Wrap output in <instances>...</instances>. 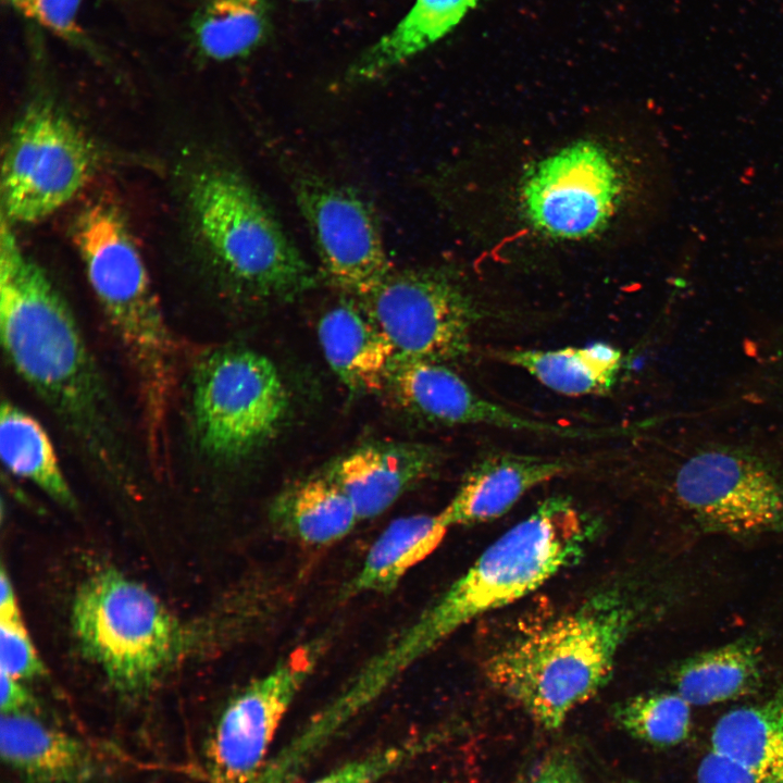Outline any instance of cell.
Wrapping results in <instances>:
<instances>
[{
	"label": "cell",
	"mask_w": 783,
	"mask_h": 783,
	"mask_svg": "<svg viewBox=\"0 0 783 783\" xmlns=\"http://www.w3.org/2000/svg\"><path fill=\"white\" fill-rule=\"evenodd\" d=\"M0 339L16 374L49 406L87 457L116 471L125 460L107 386L70 306L20 247L0 232Z\"/></svg>",
	"instance_id": "6da1fadb"
},
{
	"label": "cell",
	"mask_w": 783,
	"mask_h": 783,
	"mask_svg": "<svg viewBox=\"0 0 783 783\" xmlns=\"http://www.w3.org/2000/svg\"><path fill=\"white\" fill-rule=\"evenodd\" d=\"M593 527L566 498L543 501L507 530L409 626L364 662L366 682L386 689L467 623L508 606L575 563Z\"/></svg>",
	"instance_id": "7a4b0ae2"
},
{
	"label": "cell",
	"mask_w": 783,
	"mask_h": 783,
	"mask_svg": "<svg viewBox=\"0 0 783 783\" xmlns=\"http://www.w3.org/2000/svg\"><path fill=\"white\" fill-rule=\"evenodd\" d=\"M633 622L620 594H596L500 647L486 661V676L537 724L558 729L607 684Z\"/></svg>",
	"instance_id": "3957f363"
},
{
	"label": "cell",
	"mask_w": 783,
	"mask_h": 783,
	"mask_svg": "<svg viewBox=\"0 0 783 783\" xmlns=\"http://www.w3.org/2000/svg\"><path fill=\"white\" fill-rule=\"evenodd\" d=\"M73 240L87 279L137 383L147 440L164 445L177 346L145 261L122 213L95 202L78 214Z\"/></svg>",
	"instance_id": "277c9868"
},
{
	"label": "cell",
	"mask_w": 783,
	"mask_h": 783,
	"mask_svg": "<svg viewBox=\"0 0 783 783\" xmlns=\"http://www.w3.org/2000/svg\"><path fill=\"white\" fill-rule=\"evenodd\" d=\"M194 225L220 282L248 301L288 300L314 285L310 265L235 169L210 165L187 190Z\"/></svg>",
	"instance_id": "5b68a950"
},
{
	"label": "cell",
	"mask_w": 783,
	"mask_h": 783,
	"mask_svg": "<svg viewBox=\"0 0 783 783\" xmlns=\"http://www.w3.org/2000/svg\"><path fill=\"white\" fill-rule=\"evenodd\" d=\"M71 617L82 650L123 696L147 693L183 642L177 620L157 596L113 569L79 586Z\"/></svg>",
	"instance_id": "8992f818"
},
{
	"label": "cell",
	"mask_w": 783,
	"mask_h": 783,
	"mask_svg": "<svg viewBox=\"0 0 783 783\" xmlns=\"http://www.w3.org/2000/svg\"><path fill=\"white\" fill-rule=\"evenodd\" d=\"M289 396L276 365L243 347L217 348L194 365L190 419L195 440L208 458L237 461L279 431Z\"/></svg>",
	"instance_id": "52a82bcc"
},
{
	"label": "cell",
	"mask_w": 783,
	"mask_h": 783,
	"mask_svg": "<svg viewBox=\"0 0 783 783\" xmlns=\"http://www.w3.org/2000/svg\"><path fill=\"white\" fill-rule=\"evenodd\" d=\"M98 162L95 145L48 100L30 103L11 129L1 170L2 217L42 221L69 203Z\"/></svg>",
	"instance_id": "ba28073f"
},
{
	"label": "cell",
	"mask_w": 783,
	"mask_h": 783,
	"mask_svg": "<svg viewBox=\"0 0 783 783\" xmlns=\"http://www.w3.org/2000/svg\"><path fill=\"white\" fill-rule=\"evenodd\" d=\"M629 176L600 142L579 140L538 160L525 173L520 207L527 224L557 240H581L608 226L625 200Z\"/></svg>",
	"instance_id": "9c48e42d"
},
{
	"label": "cell",
	"mask_w": 783,
	"mask_h": 783,
	"mask_svg": "<svg viewBox=\"0 0 783 783\" xmlns=\"http://www.w3.org/2000/svg\"><path fill=\"white\" fill-rule=\"evenodd\" d=\"M364 300L396 355L443 363L469 352L483 313L459 281L438 270L393 271Z\"/></svg>",
	"instance_id": "30bf717a"
},
{
	"label": "cell",
	"mask_w": 783,
	"mask_h": 783,
	"mask_svg": "<svg viewBox=\"0 0 783 783\" xmlns=\"http://www.w3.org/2000/svg\"><path fill=\"white\" fill-rule=\"evenodd\" d=\"M322 650V643L297 647L228 703L207 747L211 783H257L275 733Z\"/></svg>",
	"instance_id": "8fae6325"
},
{
	"label": "cell",
	"mask_w": 783,
	"mask_h": 783,
	"mask_svg": "<svg viewBox=\"0 0 783 783\" xmlns=\"http://www.w3.org/2000/svg\"><path fill=\"white\" fill-rule=\"evenodd\" d=\"M674 492L707 530L737 536L783 530V486L746 452L712 448L694 453L678 470Z\"/></svg>",
	"instance_id": "7c38bea8"
},
{
	"label": "cell",
	"mask_w": 783,
	"mask_h": 783,
	"mask_svg": "<svg viewBox=\"0 0 783 783\" xmlns=\"http://www.w3.org/2000/svg\"><path fill=\"white\" fill-rule=\"evenodd\" d=\"M294 189L326 277L369 296L393 272L372 208L349 188L315 176L298 178Z\"/></svg>",
	"instance_id": "4fadbf2b"
},
{
	"label": "cell",
	"mask_w": 783,
	"mask_h": 783,
	"mask_svg": "<svg viewBox=\"0 0 783 783\" xmlns=\"http://www.w3.org/2000/svg\"><path fill=\"white\" fill-rule=\"evenodd\" d=\"M406 411L430 422L482 424L512 431L585 438L586 430L521 417L480 396L443 362L396 355L385 387Z\"/></svg>",
	"instance_id": "5bb4252c"
},
{
	"label": "cell",
	"mask_w": 783,
	"mask_h": 783,
	"mask_svg": "<svg viewBox=\"0 0 783 783\" xmlns=\"http://www.w3.org/2000/svg\"><path fill=\"white\" fill-rule=\"evenodd\" d=\"M439 462L440 452L434 446L373 443L333 461L322 475L348 496L361 521L385 512Z\"/></svg>",
	"instance_id": "9a60e30c"
},
{
	"label": "cell",
	"mask_w": 783,
	"mask_h": 783,
	"mask_svg": "<svg viewBox=\"0 0 783 783\" xmlns=\"http://www.w3.org/2000/svg\"><path fill=\"white\" fill-rule=\"evenodd\" d=\"M575 467L567 457L489 453L471 468L440 514L449 527L497 519L530 489Z\"/></svg>",
	"instance_id": "2e32d148"
},
{
	"label": "cell",
	"mask_w": 783,
	"mask_h": 783,
	"mask_svg": "<svg viewBox=\"0 0 783 783\" xmlns=\"http://www.w3.org/2000/svg\"><path fill=\"white\" fill-rule=\"evenodd\" d=\"M0 754L20 783H96L100 774L85 742L29 712L1 714Z\"/></svg>",
	"instance_id": "e0dca14e"
},
{
	"label": "cell",
	"mask_w": 783,
	"mask_h": 783,
	"mask_svg": "<svg viewBox=\"0 0 783 783\" xmlns=\"http://www.w3.org/2000/svg\"><path fill=\"white\" fill-rule=\"evenodd\" d=\"M327 363L355 393L385 387L396 350L365 307L343 302L328 310L318 325Z\"/></svg>",
	"instance_id": "ac0fdd59"
},
{
	"label": "cell",
	"mask_w": 783,
	"mask_h": 783,
	"mask_svg": "<svg viewBox=\"0 0 783 783\" xmlns=\"http://www.w3.org/2000/svg\"><path fill=\"white\" fill-rule=\"evenodd\" d=\"M480 0H415L387 34L347 69L344 82L363 84L382 77L449 34Z\"/></svg>",
	"instance_id": "d6986e66"
},
{
	"label": "cell",
	"mask_w": 783,
	"mask_h": 783,
	"mask_svg": "<svg viewBox=\"0 0 783 783\" xmlns=\"http://www.w3.org/2000/svg\"><path fill=\"white\" fill-rule=\"evenodd\" d=\"M450 527L438 514H410L393 520L374 539L347 596L387 593L419 563L432 555Z\"/></svg>",
	"instance_id": "ffe728a7"
},
{
	"label": "cell",
	"mask_w": 783,
	"mask_h": 783,
	"mask_svg": "<svg viewBox=\"0 0 783 783\" xmlns=\"http://www.w3.org/2000/svg\"><path fill=\"white\" fill-rule=\"evenodd\" d=\"M271 520L307 546H327L345 538L360 521L348 496L322 474L295 484L273 502Z\"/></svg>",
	"instance_id": "44dd1931"
},
{
	"label": "cell",
	"mask_w": 783,
	"mask_h": 783,
	"mask_svg": "<svg viewBox=\"0 0 783 783\" xmlns=\"http://www.w3.org/2000/svg\"><path fill=\"white\" fill-rule=\"evenodd\" d=\"M494 356L567 396L608 391L616 384L622 366L621 351L604 343L555 350H500Z\"/></svg>",
	"instance_id": "7402d4cb"
},
{
	"label": "cell",
	"mask_w": 783,
	"mask_h": 783,
	"mask_svg": "<svg viewBox=\"0 0 783 783\" xmlns=\"http://www.w3.org/2000/svg\"><path fill=\"white\" fill-rule=\"evenodd\" d=\"M761 670L758 645L739 639L688 657L675 669L673 683L688 704L706 706L751 693Z\"/></svg>",
	"instance_id": "603a6c76"
},
{
	"label": "cell",
	"mask_w": 783,
	"mask_h": 783,
	"mask_svg": "<svg viewBox=\"0 0 783 783\" xmlns=\"http://www.w3.org/2000/svg\"><path fill=\"white\" fill-rule=\"evenodd\" d=\"M711 747L762 780H783V691L723 714L713 726Z\"/></svg>",
	"instance_id": "cb8c5ba5"
},
{
	"label": "cell",
	"mask_w": 783,
	"mask_h": 783,
	"mask_svg": "<svg viewBox=\"0 0 783 783\" xmlns=\"http://www.w3.org/2000/svg\"><path fill=\"white\" fill-rule=\"evenodd\" d=\"M0 455L12 474L32 482L61 505H74V496L45 427L8 400L0 407Z\"/></svg>",
	"instance_id": "d4e9b609"
},
{
	"label": "cell",
	"mask_w": 783,
	"mask_h": 783,
	"mask_svg": "<svg viewBox=\"0 0 783 783\" xmlns=\"http://www.w3.org/2000/svg\"><path fill=\"white\" fill-rule=\"evenodd\" d=\"M194 46L203 58L221 62L256 50L270 30L268 0H206L191 21Z\"/></svg>",
	"instance_id": "484cf974"
},
{
	"label": "cell",
	"mask_w": 783,
	"mask_h": 783,
	"mask_svg": "<svg viewBox=\"0 0 783 783\" xmlns=\"http://www.w3.org/2000/svg\"><path fill=\"white\" fill-rule=\"evenodd\" d=\"M614 717L633 737L658 746L683 742L691 730V704L679 693H649L627 698Z\"/></svg>",
	"instance_id": "4316f807"
},
{
	"label": "cell",
	"mask_w": 783,
	"mask_h": 783,
	"mask_svg": "<svg viewBox=\"0 0 783 783\" xmlns=\"http://www.w3.org/2000/svg\"><path fill=\"white\" fill-rule=\"evenodd\" d=\"M17 14L87 52L96 49L79 23L84 0H3ZM97 52V51H96Z\"/></svg>",
	"instance_id": "83f0119b"
},
{
	"label": "cell",
	"mask_w": 783,
	"mask_h": 783,
	"mask_svg": "<svg viewBox=\"0 0 783 783\" xmlns=\"http://www.w3.org/2000/svg\"><path fill=\"white\" fill-rule=\"evenodd\" d=\"M424 748L420 739H410L355 758L310 783H378L407 763Z\"/></svg>",
	"instance_id": "f1b7e54d"
},
{
	"label": "cell",
	"mask_w": 783,
	"mask_h": 783,
	"mask_svg": "<svg viewBox=\"0 0 783 783\" xmlns=\"http://www.w3.org/2000/svg\"><path fill=\"white\" fill-rule=\"evenodd\" d=\"M0 664L1 671L18 680L33 679L44 672L21 616L0 618Z\"/></svg>",
	"instance_id": "f546056e"
},
{
	"label": "cell",
	"mask_w": 783,
	"mask_h": 783,
	"mask_svg": "<svg viewBox=\"0 0 783 783\" xmlns=\"http://www.w3.org/2000/svg\"><path fill=\"white\" fill-rule=\"evenodd\" d=\"M761 780L738 761L713 749L697 770V783H760Z\"/></svg>",
	"instance_id": "4dcf8cb0"
},
{
	"label": "cell",
	"mask_w": 783,
	"mask_h": 783,
	"mask_svg": "<svg viewBox=\"0 0 783 783\" xmlns=\"http://www.w3.org/2000/svg\"><path fill=\"white\" fill-rule=\"evenodd\" d=\"M520 783H583L573 759L555 753L544 758Z\"/></svg>",
	"instance_id": "1f68e13d"
},
{
	"label": "cell",
	"mask_w": 783,
	"mask_h": 783,
	"mask_svg": "<svg viewBox=\"0 0 783 783\" xmlns=\"http://www.w3.org/2000/svg\"><path fill=\"white\" fill-rule=\"evenodd\" d=\"M0 689H1V713H25L35 708V701L27 689L21 684L20 680L1 671Z\"/></svg>",
	"instance_id": "d6a6232c"
},
{
	"label": "cell",
	"mask_w": 783,
	"mask_h": 783,
	"mask_svg": "<svg viewBox=\"0 0 783 783\" xmlns=\"http://www.w3.org/2000/svg\"><path fill=\"white\" fill-rule=\"evenodd\" d=\"M0 589H1L0 618L18 617L20 611H18L14 589H13L11 581L4 570L1 571Z\"/></svg>",
	"instance_id": "836d02e7"
},
{
	"label": "cell",
	"mask_w": 783,
	"mask_h": 783,
	"mask_svg": "<svg viewBox=\"0 0 783 783\" xmlns=\"http://www.w3.org/2000/svg\"><path fill=\"white\" fill-rule=\"evenodd\" d=\"M760 783H783V780L778 779H763L760 781Z\"/></svg>",
	"instance_id": "e575fe53"
},
{
	"label": "cell",
	"mask_w": 783,
	"mask_h": 783,
	"mask_svg": "<svg viewBox=\"0 0 783 783\" xmlns=\"http://www.w3.org/2000/svg\"><path fill=\"white\" fill-rule=\"evenodd\" d=\"M295 1H304V2H307V1H319V0H295Z\"/></svg>",
	"instance_id": "d590c367"
}]
</instances>
